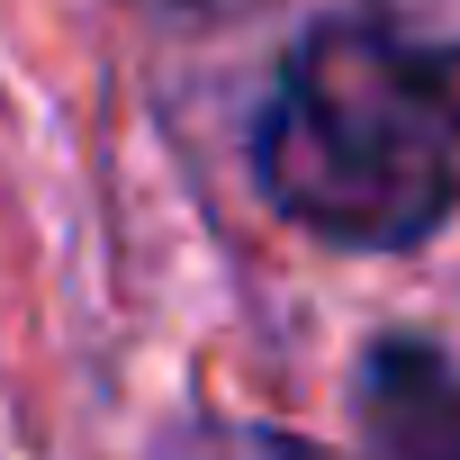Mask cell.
I'll return each mask as SVG.
<instances>
[{
	"instance_id": "obj_1",
	"label": "cell",
	"mask_w": 460,
	"mask_h": 460,
	"mask_svg": "<svg viewBox=\"0 0 460 460\" xmlns=\"http://www.w3.org/2000/svg\"><path fill=\"white\" fill-rule=\"evenodd\" d=\"M253 172L289 226L352 253H397L460 199V118L370 28H316L262 100Z\"/></svg>"
},
{
	"instance_id": "obj_2",
	"label": "cell",
	"mask_w": 460,
	"mask_h": 460,
	"mask_svg": "<svg viewBox=\"0 0 460 460\" xmlns=\"http://www.w3.org/2000/svg\"><path fill=\"white\" fill-rule=\"evenodd\" d=\"M370 37L460 118V0H370Z\"/></svg>"
},
{
	"instance_id": "obj_3",
	"label": "cell",
	"mask_w": 460,
	"mask_h": 460,
	"mask_svg": "<svg viewBox=\"0 0 460 460\" xmlns=\"http://www.w3.org/2000/svg\"><path fill=\"white\" fill-rule=\"evenodd\" d=\"M163 460H334V451H316L280 424H190Z\"/></svg>"
}]
</instances>
